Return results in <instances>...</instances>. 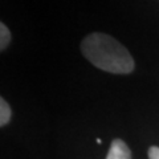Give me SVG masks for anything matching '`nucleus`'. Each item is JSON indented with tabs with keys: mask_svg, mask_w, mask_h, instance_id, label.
I'll list each match as a JSON object with an SVG mask.
<instances>
[{
	"mask_svg": "<svg viewBox=\"0 0 159 159\" xmlns=\"http://www.w3.org/2000/svg\"><path fill=\"white\" fill-rule=\"evenodd\" d=\"M81 52L88 61L103 72L129 74L134 70V60L129 51L106 33L94 32L81 41Z\"/></svg>",
	"mask_w": 159,
	"mask_h": 159,
	"instance_id": "1",
	"label": "nucleus"
},
{
	"mask_svg": "<svg viewBox=\"0 0 159 159\" xmlns=\"http://www.w3.org/2000/svg\"><path fill=\"white\" fill-rule=\"evenodd\" d=\"M106 159H131V151L122 139H114L109 148Z\"/></svg>",
	"mask_w": 159,
	"mask_h": 159,
	"instance_id": "2",
	"label": "nucleus"
},
{
	"mask_svg": "<svg viewBox=\"0 0 159 159\" xmlns=\"http://www.w3.org/2000/svg\"><path fill=\"white\" fill-rule=\"evenodd\" d=\"M12 110L9 107L8 102L4 98H0V126H6L11 121Z\"/></svg>",
	"mask_w": 159,
	"mask_h": 159,
	"instance_id": "3",
	"label": "nucleus"
},
{
	"mask_svg": "<svg viewBox=\"0 0 159 159\" xmlns=\"http://www.w3.org/2000/svg\"><path fill=\"white\" fill-rule=\"evenodd\" d=\"M12 40L11 31L4 23H0V51H6Z\"/></svg>",
	"mask_w": 159,
	"mask_h": 159,
	"instance_id": "4",
	"label": "nucleus"
},
{
	"mask_svg": "<svg viewBox=\"0 0 159 159\" xmlns=\"http://www.w3.org/2000/svg\"><path fill=\"white\" fill-rule=\"evenodd\" d=\"M148 159H159V147L158 146H151L148 148Z\"/></svg>",
	"mask_w": 159,
	"mask_h": 159,
	"instance_id": "5",
	"label": "nucleus"
}]
</instances>
